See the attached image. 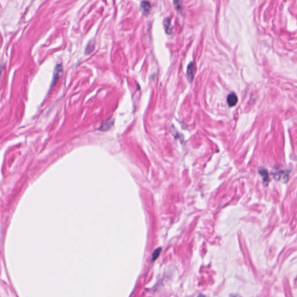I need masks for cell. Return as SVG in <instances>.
Instances as JSON below:
<instances>
[{
	"label": "cell",
	"instance_id": "cell-1",
	"mask_svg": "<svg viewBox=\"0 0 297 297\" xmlns=\"http://www.w3.org/2000/svg\"><path fill=\"white\" fill-rule=\"evenodd\" d=\"M63 72V66L62 63L58 64L55 67V71L54 73V77L51 83V87H53L55 83L58 81V78L61 77V74Z\"/></svg>",
	"mask_w": 297,
	"mask_h": 297
},
{
	"label": "cell",
	"instance_id": "cell-2",
	"mask_svg": "<svg viewBox=\"0 0 297 297\" xmlns=\"http://www.w3.org/2000/svg\"><path fill=\"white\" fill-rule=\"evenodd\" d=\"M195 73V65L194 62H190L187 68V80L190 83L192 82L193 80L194 76Z\"/></svg>",
	"mask_w": 297,
	"mask_h": 297
},
{
	"label": "cell",
	"instance_id": "cell-3",
	"mask_svg": "<svg viewBox=\"0 0 297 297\" xmlns=\"http://www.w3.org/2000/svg\"><path fill=\"white\" fill-rule=\"evenodd\" d=\"M237 101H238V98H237V96L235 93L232 92L228 95L227 98V102L228 105L230 107H233V106L236 105Z\"/></svg>",
	"mask_w": 297,
	"mask_h": 297
},
{
	"label": "cell",
	"instance_id": "cell-4",
	"mask_svg": "<svg viewBox=\"0 0 297 297\" xmlns=\"http://www.w3.org/2000/svg\"><path fill=\"white\" fill-rule=\"evenodd\" d=\"M259 172L260 175L262 176L263 180L264 181L265 183L267 185L269 183V175H268V171L266 170L264 168H261L259 170Z\"/></svg>",
	"mask_w": 297,
	"mask_h": 297
},
{
	"label": "cell",
	"instance_id": "cell-5",
	"mask_svg": "<svg viewBox=\"0 0 297 297\" xmlns=\"http://www.w3.org/2000/svg\"><path fill=\"white\" fill-rule=\"evenodd\" d=\"M141 7L145 13H148L151 9V6L148 1H142L141 3Z\"/></svg>",
	"mask_w": 297,
	"mask_h": 297
},
{
	"label": "cell",
	"instance_id": "cell-6",
	"mask_svg": "<svg viewBox=\"0 0 297 297\" xmlns=\"http://www.w3.org/2000/svg\"><path fill=\"white\" fill-rule=\"evenodd\" d=\"M95 49V42L93 41H91L88 43V45L85 48V54H89L93 52Z\"/></svg>",
	"mask_w": 297,
	"mask_h": 297
},
{
	"label": "cell",
	"instance_id": "cell-7",
	"mask_svg": "<svg viewBox=\"0 0 297 297\" xmlns=\"http://www.w3.org/2000/svg\"><path fill=\"white\" fill-rule=\"evenodd\" d=\"M164 27H165L166 33H168V34H171L172 32V28H171V26L170 20L168 18L165 19V20L164 21Z\"/></svg>",
	"mask_w": 297,
	"mask_h": 297
},
{
	"label": "cell",
	"instance_id": "cell-8",
	"mask_svg": "<svg viewBox=\"0 0 297 297\" xmlns=\"http://www.w3.org/2000/svg\"><path fill=\"white\" fill-rule=\"evenodd\" d=\"M161 250H162V248L160 247L154 250V252L152 254V261H155L158 258L161 252Z\"/></svg>",
	"mask_w": 297,
	"mask_h": 297
},
{
	"label": "cell",
	"instance_id": "cell-9",
	"mask_svg": "<svg viewBox=\"0 0 297 297\" xmlns=\"http://www.w3.org/2000/svg\"><path fill=\"white\" fill-rule=\"evenodd\" d=\"M229 297H241L238 295H236V294H231Z\"/></svg>",
	"mask_w": 297,
	"mask_h": 297
},
{
	"label": "cell",
	"instance_id": "cell-10",
	"mask_svg": "<svg viewBox=\"0 0 297 297\" xmlns=\"http://www.w3.org/2000/svg\"><path fill=\"white\" fill-rule=\"evenodd\" d=\"M198 297H205L204 295H202V294H200V295H198Z\"/></svg>",
	"mask_w": 297,
	"mask_h": 297
}]
</instances>
